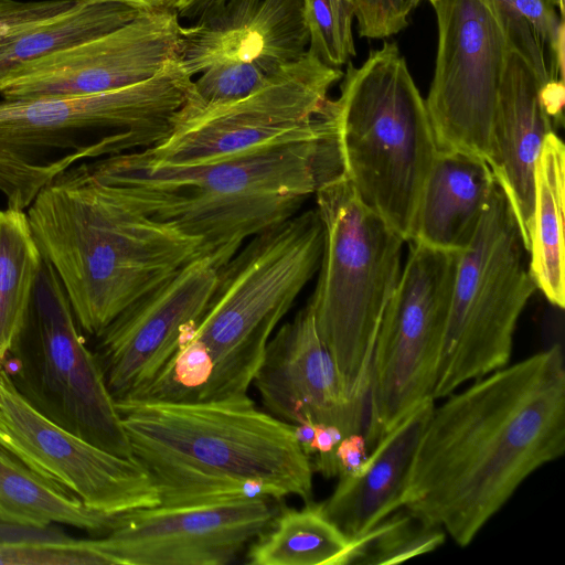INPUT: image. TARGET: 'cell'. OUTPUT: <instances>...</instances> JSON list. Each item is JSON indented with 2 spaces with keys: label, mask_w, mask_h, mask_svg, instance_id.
<instances>
[{
  "label": "cell",
  "mask_w": 565,
  "mask_h": 565,
  "mask_svg": "<svg viewBox=\"0 0 565 565\" xmlns=\"http://www.w3.org/2000/svg\"><path fill=\"white\" fill-rule=\"evenodd\" d=\"M564 452L565 359L555 343L434 406L401 509L466 547L532 473Z\"/></svg>",
  "instance_id": "cell-1"
},
{
  "label": "cell",
  "mask_w": 565,
  "mask_h": 565,
  "mask_svg": "<svg viewBox=\"0 0 565 565\" xmlns=\"http://www.w3.org/2000/svg\"><path fill=\"white\" fill-rule=\"evenodd\" d=\"M540 84L524 60L509 50L499 89L489 166L514 212L527 250L534 169L554 124L539 98Z\"/></svg>",
  "instance_id": "cell-19"
},
{
  "label": "cell",
  "mask_w": 565,
  "mask_h": 565,
  "mask_svg": "<svg viewBox=\"0 0 565 565\" xmlns=\"http://www.w3.org/2000/svg\"><path fill=\"white\" fill-rule=\"evenodd\" d=\"M446 533L398 509L364 535L352 540L348 564H397L437 550Z\"/></svg>",
  "instance_id": "cell-30"
},
{
  "label": "cell",
  "mask_w": 565,
  "mask_h": 565,
  "mask_svg": "<svg viewBox=\"0 0 565 565\" xmlns=\"http://www.w3.org/2000/svg\"><path fill=\"white\" fill-rule=\"evenodd\" d=\"M159 505L264 497L312 501L313 467L294 426L247 394L205 403L116 401Z\"/></svg>",
  "instance_id": "cell-3"
},
{
  "label": "cell",
  "mask_w": 565,
  "mask_h": 565,
  "mask_svg": "<svg viewBox=\"0 0 565 565\" xmlns=\"http://www.w3.org/2000/svg\"><path fill=\"white\" fill-rule=\"evenodd\" d=\"M109 565L95 540L65 543L0 542V565Z\"/></svg>",
  "instance_id": "cell-33"
},
{
  "label": "cell",
  "mask_w": 565,
  "mask_h": 565,
  "mask_svg": "<svg viewBox=\"0 0 565 565\" xmlns=\"http://www.w3.org/2000/svg\"><path fill=\"white\" fill-rule=\"evenodd\" d=\"M437 52L425 99L438 150L489 164L508 41L482 0H440Z\"/></svg>",
  "instance_id": "cell-13"
},
{
  "label": "cell",
  "mask_w": 565,
  "mask_h": 565,
  "mask_svg": "<svg viewBox=\"0 0 565 565\" xmlns=\"http://www.w3.org/2000/svg\"><path fill=\"white\" fill-rule=\"evenodd\" d=\"M174 8L145 12L108 33L22 63L0 77L7 100L104 93L141 83L177 58Z\"/></svg>",
  "instance_id": "cell-15"
},
{
  "label": "cell",
  "mask_w": 565,
  "mask_h": 565,
  "mask_svg": "<svg viewBox=\"0 0 565 565\" xmlns=\"http://www.w3.org/2000/svg\"><path fill=\"white\" fill-rule=\"evenodd\" d=\"M43 258L26 212L0 210V365L19 340L30 315Z\"/></svg>",
  "instance_id": "cell-26"
},
{
  "label": "cell",
  "mask_w": 565,
  "mask_h": 565,
  "mask_svg": "<svg viewBox=\"0 0 565 565\" xmlns=\"http://www.w3.org/2000/svg\"><path fill=\"white\" fill-rule=\"evenodd\" d=\"M420 1H422V0H409V3H411V6H412V8L414 9V8H416V7L419 4V2H420ZM427 1H428V2L433 6V8H434V7H435V6H436L440 0H427Z\"/></svg>",
  "instance_id": "cell-41"
},
{
  "label": "cell",
  "mask_w": 565,
  "mask_h": 565,
  "mask_svg": "<svg viewBox=\"0 0 565 565\" xmlns=\"http://www.w3.org/2000/svg\"><path fill=\"white\" fill-rule=\"evenodd\" d=\"M262 0H225L181 29L177 61L193 77L209 66L239 60L246 29Z\"/></svg>",
  "instance_id": "cell-28"
},
{
  "label": "cell",
  "mask_w": 565,
  "mask_h": 565,
  "mask_svg": "<svg viewBox=\"0 0 565 565\" xmlns=\"http://www.w3.org/2000/svg\"><path fill=\"white\" fill-rule=\"evenodd\" d=\"M535 290L519 224L497 183L473 238L459 254L435 401L509 364L519 318Z\"/></svg>",
  "instance_id": "cell-9"
},
{
  "label": "cell",
  "mask_w": 565,
  "mask_h": 565,
  "mask_svg": "<svg viewBox=\"0 0 565 565\" xmlns=\"http://www.w3.org/2000/svg\"><path fill=\"white\" fill-rule=\"evenodd\" d=\"M145 11L114 0H75L73 6L0 45V77L15 66L108 33Z\"/></svg>",
  "instance_id": "cell-25"
},
{
  "label": "cell",
  "mask_w": 565,
  "mask_h": 565,
  "mask_svg": "<svg viewBox=\"0 0 565 565\" xmlns=\"http://www.w3.org/2000/svg\"><path fill=\"white\" fill-rule=\"evenodd\" d=\"M75 0H0V45L70 9Z\"/></svg>",
  "instance_id": "cell-34"
},
{
  "label": "cell",
  "mask_w": 565,
  "mask_h": 565,
  "mask_svg": "<svg viewBox=\"0 0 565 565\" xmlns=\"http://www.w3.org/2000/svg\"><path fill=\"white\" fill-rule=\"evenodd\" d=\"M269 500L135 509L115 515L96 543L111 565H226L270 523Z\"/></svg>",
  "instance_id": "cell-16"
},
{
  "label": "cell",
  "mask_w": 565,
  "mask_h": 565,
  "mask_svg": "<svg viewBox=\"0 0 565 565\" xmlns=\"http://www.w3.org/2000/svg\"><path fill=\"white\" fill-rule=\"evenodd\" d=\"M367 446L363 434H353L344 437L335 449L338 477L356 470L367 454Z\"/></svg>",
  "instance_id": "cell-36"
},
{
  "label": "cell",
  "mask_w": 565,
  "mask_h": 565,
  "mask_svg": "<svg viewBox=\"0 0 565 565\" xmlns=\"http://www.w3.org/2000/svg\"><path fill=\"white\" fill-rule=\"evenodd\" d=\"M539 98L554 126L562 124L565 103L564 79H551L541 85L539 88Z\"/></svg>",
  "instance_id": "cell-37"
},
{
  "label": "cell",
  "mask_w": 565,
  "mask_h": 565,
  "mask_svg": "<svg viewBox=\"0 0 565 565\" xmlns=\"http://www.w3.org/2000/svg\"><path fill=\"white\" fill-rule=\"evenodd\" d=\"M408 243L373 354L363 433L367 449L433 398L460 252Z\"/></svg>",
  "instance_id": "cell-11"
},
{
  "label": "cell",
  "mask_w": 565,
  "mask_h": 565,
  "mask_svg": "<svg viewBox=\"0 0 565 565\" xmlns=\"http://www.w3.org/2000/svg\"><path fill=\"white\" fill-rule=\"evenodd\" d=\"M31 310L33 330L21 333L15 386L49 419L116 456L137 460L96 354L78 332L64 288L43 259ZM10 352V353H11Z\"/></svg>",
  "instance_id": "cell-10"
},
{
  "label": "cell",
  "mask_w": 565,
  "mask_h": 565,
  "mask_svg": "<svg viewBox=\"0 0 565 565\" xmlns=\"http://www.w3.org/2000/svg\"><path fill=\"white\" fill-rule=\"evenodd\" d=\"M85 164L129 207L202 239L220 269L245 241L298 213L324 181L342 172L337 122L318 137L216 161L170 163L140 149Z\"/></svg>",
  "instance_id": "cell-2"
},
{
  "label": "cell",
  "mask_w": 565,
  "mask_h": 565,
  "mask_svg": "<svg viewBox=\"0 0 565 565\" xmlns=\"http://www.w3.org/2000/svg\"><path fill=\"white\" fill-rule=\"evenodd\" d=\"M495 186L492 170L482 158L438 150L423 189L411 241L462 252L473 238Z\"/></svg>",
  "instance_id": "cell-21"
},
{
  "label": "cell",
  "mask_w": 565,
  "mask_h": 565,
  "mask_svg": "<svg viewBox=\"0 0 565 565\" xmlns=\"http://www.w3.org/2000/svg\"><path fill=\"white\" fill-rule=\"evenodd\" d=\"M26 216L75 320L97 338L139 298L205 256L202 239L129 207L85 162L46 184Z\"/></svg>",
  "instance_id": "cell-5"
},
{
  "label": "cell",
  "mask_w": 565,
  "mask_h": 565,
  "mask_svg": "<svg viewBox=\"0 0 565 565\" xmlns=\"http://www.w3.org/2000/svg\"><path fill=\"white\" fill-rule=\"evenodd\" d=\"M50 526V525H49ZM0 522V542L6 543H65L73 537L58 530Z\"/></svg>",
  "instance_id": "cell-35"
},
{
  "label": "cell",
  "mask_w": 565,
  "mask_h": 565,
  "mask_svg": "<svg viewBox=\"0 0 565 565\" xmlns=\"http://www.w3.org/2000/svg\"><path fill=\"white\" fill-rule=\"evenodd\" d=\"M114 516L88 509L0 446V522L39 527L60 523L105 534Z\"/></svg>",
  "instance_id": "cell-23"
},
{
  "label": "cell",
  "mask_w": 565,
  "mask_h": 565,
  "mask_svg": "<svg viewBox=\"0 0 565 565\" xmlns=\"http://www.w3.org/2000/svg\"><path fill=\"white\" fill-rule=\"evenodd\" d=\"M253 383L267 411L285 423L310 419L344 437L364 433L366 411L348 398L309 300L269 339Z\"/></svg>",
  "instance_id": "cell-18"
},
{
  "label": "cell",
  "mask_w": 565,
  "mask_h": 565,
  "mask_svg": "<svg viewBox=\"0 0 565 565\" xmlns=\"http://www.w3.org/2000/svg\"><path fill=\"white\" fill-rule=\"evenodd\" d=\"M435 406L429 398L387 431L354 471L339 476L321 502L327 516L355 540L401 509V494L419 437Z\"/></svg>",
  "instance_id": "cell-20"
},
{
  "label": "cell",
  "mask_w": 565,
  "mask_h": 565,
  "mask_svg": "<svg viewBox=\"0 0 565 565\" xmlns=\"http://www.w3.org/2000/svg\"><path fill=\"white\" fill-rule=\"evenodd\" d=\"M0 446L90 510L117 515L160 503L152 478L138 460L103 450L49 419L21 394L3 365Z\"/></svg>",
  "instance_id": "cell-14"
},
{
  "label": "cell",
  "mask_w": 565,
  "mask_h": 565,
  "mask_svg": "<svg viewBox=\"0 0 565 565\" xmlns=\"http://www.w3.org/2000/svg\"><path fill=\"white\" fill-rule=\"evenodd\" d=\"M533 213L527 248L532 278L555 307H565V146L556 132L544 140L534 169Z\"/></svg>",
  "instance_id": "cell-22"
},
{
  "label": "cell",
  "mask_w": 565,
  "mask_h": 565,
  "mask_svg": "<svg viewBox=\"0 0 565 565\" xmlns=\"http://www.w3.org/2000/svg\"><path fill=\"white\" fill-rule=\"evenodd\" d=\"M309 47L321 62L341 67L355 55L352 33L354 11L338 0H303Z\"/></svg>",
  "instance_id": "cell-32"
},
{
  "label": "cell",
  "mask_w": 565,
  "mask_h": 565,
  "mask_svg": "<svg viewBox=\"0 0 565 565\" xmlns=\"http://www.w3.org/2000/svg\"><path fill=\"white\" fill-rule=\"evenodd\" d=\"M322 248L316 209L252 236L220 269L205 313L147 384L146 397L205 403L247 394L271 333L318 271Z\"/></svg>",
  "instance_id": "cell-4"
},
{
  "label": "cell",
  "mask_w": 565,
  "mask_h": 565,
  "mask_svg": "<svg viewBox=\"0 0 565 565\" xmlns=\"http://www.w3.org/2000/svg\"><path fill=\"white\" fill-rule=\"evenodd\" d=\"M335 100L342 173L405 242L438 152L425 99L395 42L351 61Z\"/></svg>",
  "instance_id": "cell-6"
},
{
  "label": "cell",
  "mask_w": 565,
  "mask_h": 565,
  "mask_svg": "<svg viewBox=\"0 0 565 565\" xmlns=\"http://www.w3.org/2000/svg\"><path fill=\"white\" fill-rule=\"evenodd\" d=\"M278 73L255 60H228L213 64L192 82L184 106L204 108L242 99L262 88Z\"/></svg>",
  "instance_id": "cell-31"
},
{
  "label": "cell",
  "mask_w": 565,
  "mask_h": 565,
  "mask_svg": "<svg viewBox=\"0 0 565 565\" xmlns=\"http://www.w3.org/2000/svg\"><path fill=\"white\" fill-rule=\"evenodd\" d=\"M220 268L199 256L121 312L98 337V362L115 401L150 382L205 313Z\"/></svg>",
  "instance_id": "cell-17"
},
{
  "label": "cell",
  "mask_w": 565,
  "mask_h": 565,
  "mask_svg": "<svg viewBox=\"0 0 565 565\" xmlns=\"http://www.w3.org/2000/svg\"><path fill=\"white\" fill-rule=\"evenodd\" d=\"M192 77L177 58L154 76L104 93L0 99V192L7 206L25 211L54 178L96 154L87 135L124 134L131 148H148L170 131Z\"/></svg>",
  "instance_id": "cell-7"
},
{
  "label": "cell",
  "mask_w": 565,
  "mask_h": 565,
  "mask_svg": "<svg viewBox=\"0 0 565 565\" xmlns=\"http://www.w3.org/2000/svg\"><path fill=\"white\" fill-rule=\"evenodd\" d=\"M342 77L341 68L308 50L242 99L204 108L183 105L167 136L141 150L158 161L193 164L318 137L335 125V103L328 92Z\"/></svg>",
  "instance_id": "cell-12"
},
{
  "label": "cell",
  "mask_w": 565,
  "mask_h": 565,
  "mask_svg": "<svg viewBox=\"0 0 565 565\" xmlns=\"http://www.w3.org/2000/svg\"><path fill=\"white\" fill-rule=\"evenodd\" d=\"M349 539L323 512L321 503L282 509L249 544L250 565H347Z\"/></svg>",
  "instance_id": "cell-24"
},
{
  "label": "cell",
  "mask_w": 565,
  "mask_h": 565,
  "mask_svg": "<svg viewBox=\"0 0 565 565\" xmlns=\"http://www.w3.org/2000/svg\"><path fill=\"white\" fill-rule=\"evenodd\" d=\"M122 2L145 11H156L174 8L175 0H114Z\"/></svg>",
  "instance_id": "cell-39"
},
{
  "label": "cell",
  "mask_w": 565,
  "mask_h": 565,
  "mask_svg": "<svg viewBox=\"0 0 565 565\" xmlns=\"http://www.w3.org/2000/svg\"><path fill=\"white\" fill-rule=\"evenodd\" d=\"M315 195L323 248L309 302L348 398L367 411L376 338L399 280L405 241L361 201L342 172Z\"/></svg>",
  "instance_id": "cell-8"
},
{
  "label": "cell",
  "mask_w": 565,
  "mask_h": 565,
  "mask_svg": "<svg viewBox=\"0 0 565 565\" xmlns=\"http://www.w3.org/2000/svg\"><path fill=\"white\" fill-rule=\"evenodd\" d=\"M303 0H262L247 25L239 60H255L278 73L309 47Z\"/></svg>",
  "instance_id": "cell-29"
},
{
  "label": "cell",
  "mask_w": 565,
  "mask_h": 565,
  "mask_svg": "<svg viewBox=\"0 0 565 565\" xmlns=\"http://www.w3.org/2000/svg\"><path fill=\"white\" fill-rule=\"evenodd\" d=\"M225 0H175L174 9L180 18L199 19L204 13L217 8Z\"/></svg>",
  "instance_id": "cell-38"
},
{
  "label": "cell",
  "mask_w": 565,
  "mask_h": 565,
  "mask_svg": "<svg viewBox=\"0 0 565 565\" xmlns=\"http://www.w3.org/2000/svg\"><path fill=\"white\" fill-rule=\"evenodd\" d=\"M338 1L341 2L343 6H345L347 8L355 11L356 0H338Z\"/></svg>",
  "instance_id": "cell-40"
},
{
  "label": "cell",
  "mask_w": 565,
  "mask_h": 565,
  "mask_svg": "<svg viewBox=\"0 0 565 565\" xmlns=\"http://www.w3.org/2000/svg\"><path fill=\"white\" fill-rule=\"evenodd\" d=\"M540 86L564 76V0H482Z\"/></svg>",
  "instance_id": "cell-27"
}]
</instances>
